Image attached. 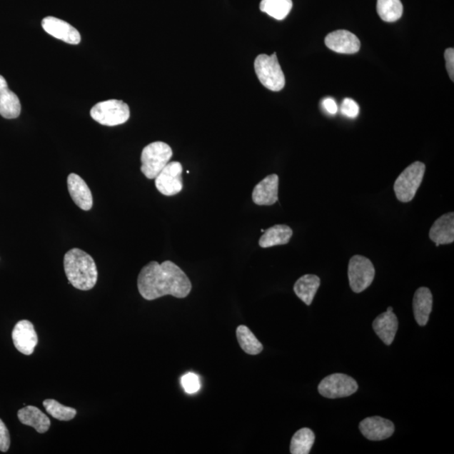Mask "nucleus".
Masks as SVG:
<instances>
[{
  "label": "nucleus",
  "mask_w": 454,
  "mask_h": 454,
  "mask_svg": "<svg viewBox=\"0 0 454 454\" xmlns=\"http://www.w3.org/2000/svg\"><path fill=\"white\" fill-rule=\"evenodd\" d=\"M254 69L260 83L269 91L278 92L285 88V74L276 53L271 56H258L254 61Z\"/></svg>",
  "instance_id": "obj_3"
},
{
  "label": "nucleus",
  "mask_w": 454,
  "mask_h": 454,
  "mask_svg": "<svg viewBox=\"0 0 454 454\" xmlns=\"http://www.w3.org/2000/svg\"><path fill=\"white\" fill-rule=\"evenodd\" d=\"M68 188L71 198L75 204L84 211H89L93 207V196L86 182L76 173H70L68 177Z\"/></svg>",
  "instance_id": "obj_14"
},
{
  "label": "nucleus",
  "mask_w": 454,
  "mask_h": 454,
  "mask_svg": "<svg viewBox=\"0 0 454 454\" xmlns=\"http://www.w3.org/2000/svg\"><path fill=\"white\" fill-rule=\"evenodd\" d=\"M44 406L47 413L53 416L54 418L64 420V422L73 420L77 414V410L75 409L61 405L59 401L53 399L44 400Z\"/></svg>",
  "instance_id": "obj_27"
},
{
  "label": "nucleus",
  "mask_w": 454,
  "mask_h": 454,
  "mask_svg": "<svg viewBox=\"0 0 454 454\" xmlns=\"http://www.w3.org/2000/svg\"><path fill=\"white\" fill-rule=\"evenodd\" d=\"M340 110H342V113L344 116L349 118H355L358 116L359 106L353 99L346 98L343 101Z\"/></svg>",
  "instance_id": "obj_29"
},
{
  "label": "nucleus",
  "mask_w": 454,
  "mask_h": 454,
  "mask_svg": "<svg viewBox=\"0 0 454 454\" xmlns=\"http://www.w3.org/2000/svg\"><path fill=\"white\" fill-rule=\"evenodd\" d=\"M93 120L103 126H116L124 124L130 118V108L118 99L99 102L91 111Z\"/></svg>",
  "instance_id": "obj_6"
},
{
  "label": "nucleus",
  "mask_w": 454,
  "mask_h": 454,
  "mask_svg": "<svg viewBox=\"0 0 454 454\" xmlns=\"http://www.w3.org/2000/svg\"><path fill=\"white\" fill-rule=\"evenodd\" d=\"M425 166L422 162H415L406 168L396 178L394 186L398 201L408 203L413 200L425 174Z\"/></svg>",
  "instance_id": "obj_5"
},
{
  "label": "nucleus",
  "mask_w": 454,
  "mask_h": 454,
  "mask_svg": "<svg viewBox=\"0 0 454 454\" xmlns=\"http://www.w3.org/2000/svg\"><path fill=\"white\" fill-rule=\"evenodd\" d=\"M44 30L56 39L66 44L78 45L81 41V36L76 28L70 24L54 16H47L41 21Z\"/></svg>",
  "instance_id": "obj_11"
},
{
  "label": "nucleus",
  "mask_w": 454,
  "mask_h": 454,
  "mask_svg": "<svg viewBox=\"0 0 454 454\" xmlns=\"http://www.w3.org/2000/svg\"><path fill=\"white\" fill-rule=\"evenodd\" d=\"M11 446V437L9 430L3 420L0 419V451L6 453Z\"/></svg>",
  "instance_id": "obj_30"
},
{
  "label": "nucleus",
  "mask_w": 454,
  "mask_h": 454,
  "mask_svg": "<svg viewBox=\"0 0 454 454\" xmlns=\"http://www.w3.org/2000/svg\"><path fill=\"white\" fill-rule=\"evenodd\" d=\"M429 238L438 247L454 242V213L449 212L439 217L430 230Z\"/></svg>",
  "instance_id": "obj_16"
},
{
  "label": "nucleus",
  "mask_w": 454,
  "mask_h": 454,
  "mask_svg": "<svg viewBox=\"0 0 454 454\" xmlns=\"http://www.w3.org/2000/svg\"><path fill=\"white\" fill-rule=\"evenodd\" d=\"M278 175H268L254 187L253 201L258 206H273L278 201Z\"/></svg>",
  "instance_id": "obj_15"
},
{
  "label": "nucleus",
  "mask_w": 454,
  "mask_h": 454,
  "mask_svg": "<svg viewBox=\"0 0 454 454\" xmlns=\"http://www.w3.org/2000/svg\"><path fill=\"white\" fill-rule=\"evenodd\" d=\"M373 328L386 345H391L398 330V319L393 311H386L373 321Z\"/></svg>",
  "instance_id": "obj_17"
},
{
  "label": "nucleus",
  "mask_w": 454,
  "mask_h": 454,
  "mask_svg": "<svg viewBox=\"0 0 454 454\" xmlns=\"http://www.w3.org/2000/svg\"><path fill=\"white\" fill-rule=\"evenodd\" d=\"M137 287L146 301H154L165 296L186 298L192 290L191 281L178 265L171 261L158 263L151 261L141 269Z\"/></svg>",
  "instance_id": "obj_1"
},
{
  "label": "nucleus",
  "mask_w": 454,
  "mask_h": 454,
  "mask_svg": "<svg viewBox=\"0 0 454 454\" xmlns=\"http://www.w3.org/2000/svg\"><path fill=\"white\" fill-rule=\"evenodd\" d=\"M359 430L368 440L381 441L393 435L395 425L390 420L380 418V416H372L362 420L359 424Z\"/></svg>",
  "instance_id": "obj_13"
},
{
  "label": "nucleus",
  "mask_w": 454,
  "mask_h": 454,
  "mask_svg": "<svg viewBox=\"0 0 454 454\" xmlns=\"http://www.w3.org/2000/svg\"><path fill=\"white\" fill-rule=\"evenodd\" d=\"M293 231L286 225H276L266 231L259 239L258 244L263 248L274 247V246L286 245L290 243Z\"/></svg>",
  "instance_id": "obj_20"
},
{
  "label": "nucleus",
  "mask_w": 454,
  "mask_h": 454,
  "mask_svg": "<svg viewBox=\"0 0 454 454\" xmlns=\"http://www.w3.org/2000/svg\"><path fill=\"white\" fill-rule=\"evenodd\" d=\"M323 107L326 111L331 115H335L338 112V108L337 103L332 98H326L323 102Z\"/></svg>",
  "instance_id": "obj_32"
},
{
  "label": "nucleus",
  "mask_w": 454,
  "mask_h": 454,
  "mask_svg": "<svg viewBox=\"0 0 454 454\" xmlns=\"http://www.w3.org/2000/svg\"><path fill=\"white\" fill-rule=\"evenodd\" d=\"M7 87H8V84H7L6 79H4L2 75H0V91Z\"/></svg>",
  "instance_id": "obj_33"
},
{
  "label": "nucleus",
  "mask_w": 454,
  "mask_h": 454,
  "mask_svg": "<svg viewBox=\"0 0 454 454\" xmlns=\"http://www.w3.org/2000/svg\"><path fill=\"white\" fill-rule=\"evenodd\" d=\"M325 44L330 50L342 54H356L361 46L357 36L346 30L331 32L326 37Z\"/></svg>",
  "instance_id": "obj_12"
},
{
  "label": "nucleus",
  "mask_w": 454,
  "mask_h": 454,
  "mask_svg": "<svg viewBox=\"0 0 454 454\" xmlns=\"http://www.w3.org/2000/svg\"><path fill=\"white\" fill-rule=\"evenodd\" d=\"M182 164L179 162L168 163L155 178L156 188L163 196H173L183 189Z\"/></svg>",
  "instance_id": "obj_9"
},
{
  "label": "nucleus",
  "mask_w": 454,
  "mask_h": 454,
  "mask_svg": "<svg viewBox=\"0 0 454 454\" xmlns=\"http://www.w3.org/2000/svg\"><path fill=\"white\" fill-rule=\"evenodd\" d=\"M387 311H393V308H392V307H389V308L387 309Z\"/></svg>",
  "instance_id": "obj_34"
},
{
  "label": "nucleus",
  "mask_w": 454,
  "mask_h": 454,
  "mask_svg": "<svg viewBox=\"0 0 454 454\" xmlns=\"http://www.w3.org/2000/svg\"><path fill=\"white\" fill-rule=\"evenodd\" d=\"M21 104L15 93L8 87L0 91V116L6 119H16L20 116Z\"/></svg>",
  "instance_id": "obj_22"
},
{
  "label": "nucleus",
  "mask_w": 454,
  "mask_h": 454,
  "mask_svg": "<svg viewBox=\"0 0 454 454\" xmlns=\"http://www.w3.org/2000/svg\"><path fill=\"white\" fill-rule=\"evenodd\" d=\"M446 68L449 77H450L452 81L454 80V49H448L445 51Z\"/></svg>",
  "instance_id": "obj_31"
},
{
  "label": "nucleus",
  "mask_w": 454,
  "mask_h": 454,
  "mask_svg": "<svg viewBox=\"0 0 454 454\" xmlns=\"http://www.w3.org/2000/svg\"><path fill=\"white\" fill-rule=\"evenodd\" d=\"M64 271L69 283L79 291H89L96 286L98 271L91 255L79 248H73L65 254Z\"/></svg>",
  "instance_id": "obj_2"
},
{
  "label": "nucleus",
  "mask_w": 454,
  "mask_h": 454,
  "mask_svg": "<svg viewBox=\"0 0 454 454\" xmlns=\"http://www.w3.org/2000/svg\"><path fill=\"white\" fill-rule=\"evenodd\" d=\"M181 384L184 390L188 394L196 393L201 389V382L198 377L193 373H188L181 378Z\"/></svg>",
  "instance_id": "obj_28"
},
{
  "label": "nucleus",
  "mask_w": 454,
  "mask_h": 454,
  "mask_svg": "<svg viewBox=\"0 0 454 454\" xmlns=\"http://www.w3.org/2000/svg\"><path fill=\"white\" fill-rule=\"evenodd\" d=\"M315 434L309 428H302L293 436L291 443L292 454H308L315 443Z\"/></svg>",
  "instance_id": "obj_26"
},
{
  "label": "nucleus",
  "mask_w": 454,
  "mask_h": 454,
  "mask_svg": "<svg viewBox=\"0 0 454 454\" xmlns=\"http://www.w3.org/2000/svg\"><path fill=\"white\" fill-rule=\"evenodd\" d=\"M376 8L378 16L385 22H395L403 15L400 0H377Z\"/></svg>",
  "instance_id": "obj_25"
},
{
  "label": "nucleus",
  "mask_w": 454,
  "mask_h": 454,
  "mask_svg": "<svg viewBox=\"0 0 454 454\" xmlns=\"http://www.w3.org/2000/svg\"><path fill=\"white\" fill-rule=\"evenodd\" d=\"M173 157V150L163 141L145 146L141 153V171L148 179H155Z\"/></svg>",
  "instance_id": "obj_4"
},
{
  "label": "nucleus",
  "mask_w": 454,
  "mask_h": 454,
  "mask_svg": "<svg viewBox=\"0 0 454 454\" xmlns=\"http://www.w3.org/2000/svg\"><path fill=\"white\" fill-rule=\"evenodd\" d=\"M321 285L318 276L306 274L298 280L294 286L296 295L307 306H311Z\"/></svg>",
  "instance_id": "obj_21"
},
{
  "label": "nucleus",
  "mask_w": 454,
  "mask_h": 454,
  "mask_svg": "<svg viewBox=\"0 0 454 454\" xmlns=\"http://www.w3.org/2000/svg\"><path fill=\"white\" fill-rule=\"evenodd\" d=\"M18 418L26 425L36 429L39 433H45L51 427V420L36 406L28 405L18 411Z\"/></svg>",
  "instance_id": "obj_19"
},
{
  "label": "nucleus",
  "mask_w": 454,
  "mask_h": 454,
  "mask_svg": "<svg viewBox=\"0 0 454 454\" xmlns=\"http://www.w3.org/2000/svg\"><path fill=\"white\" fill-rule=\"evenodd\" d=\"M236 338H238L240 347L249 355H258L263 351L262 343L255 337L248 326H239L236 329Z\"/></svg>",
  "instance_id": "obj_23"
},
{
  "label": "nucleus",
  "mask_w": 454,
  "mask_h": 454,
  "mask_svg": "<svg viewBox=\"0 0 454 454\" xmlns=\"http://www.w3.org/2000/svg\"><path fill=\"white\" fill-rule=\"evenodd\" d=\"M433 310V295L427 287H420L415 291L413 298V311L416 323L425 326L428 323Z\"/></svg>",
  "instance_id": "obj_18"
},
{
  "label": "nucleus",
  "mask_w": 454,
  "mask_h": 454,
  "mask_svg": "<svg viewBox=\"0 0 454 454\" xmlns=\"http://www.w3.org/2000/svg\"><path fill=\"white\" fill-rule=\"evenodd\" d=\"M292 7V0H262L260 3V11L277 21L285 20Z\"/></svg>",
  "instance_id": "obj_24"
},
{
  "label": "nucleus",
  "mask_w": 454,
  "mask_h": 454,
  "mask_svg": "<svg viewBox=\"0 0 454 454\" xmlns=\"http://www.w3.org/2000/svg\"><path fill=\"white\" fill-rule=\"evenodd\" d=\"M14 345L19 352L26 356L31 355L38 343V337L34 326L29 321H19L13 329Z\"/></svg>",
  "instance_id": "obj_10"
},
{
  "label": "nucleus",
  "mask_w": 454,
  "mask_h": 454,
  "mask_svg": "<svg viewBox=\"0 0 454 454\" xmlns=\"http://www.w3.org/2000/svg\"><path fill=\"white\" fill-rule=\"evenodd\" d=\"M375 276V266L370 259L355 255L348 264V280L352 291L361 293L371 286Z\"/></svg>",
  "instance_id": "obj_7"
},
{
  "label": "nucleus",
  "mask_w": 454,
  "mask_h": 454,
  "mask_svg": "<svg viewBox=\"0 0 454 454\" xmlns=\"http://www.w3.org/2000/svg\"><path fill=\"white\" fill-rule=\"evenodd\" d=\"M358 389L354 378L344 373H333L323 378L319 384V393L329 399L343 398L353 395Z\"/></svg>",
  "instance_id": "obj_8"
}]
</instances>
